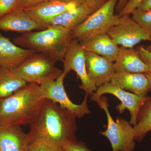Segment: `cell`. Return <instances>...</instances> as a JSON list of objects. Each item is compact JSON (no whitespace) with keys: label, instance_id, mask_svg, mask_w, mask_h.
<instances>
[{"label":"cell","instance_id":"1","mask_svg":"<svg viewBox=\"0 0 151 151\" xmlns=\"http://www.w3.org/2000/svg\"><path fill=\"white\" fill-rule=\"evenodd\" d=\"M29 127V140L45 143L55 151L64 150L68 143L76 140V117L48 99Z\"/></svg>","mask_w":151,"mask_h":151},{"label":"cell","instance_id":"2","mask_svg":"<svg viewBox=\"0 0 151 151\" xmlns=\"http://www.w3.org/2000/svg\"><path fill=\"white\" fill-rule=\"evenodd\" d=\"M46 99L40 85L27 83L11 96L0 99V125H29Z\"/></svg>","mask_w":151,"mask_h":151},{"label":"cell","instance_id":"3","mask_svg":"<svg viewBox=\"0 0 151 151\" xmlns=\"http://www.w3.org/2000/svg\"><path fill=\"white\" fill-rule=\"evenodd\" d=\"M73 39L71 30L51 26L42 30L22 34L14 38L13 42L22 48L43 53L56 63L63 61Z\"/></svg>","mask_w":151,"mask_h":151},{"label":"cell","instance_id":"4","mask_svg":"<svg viewBox=\"0 0 151 151\" xmlns=\"http://www.w3.org/2000/svg\"><path fill=\"white\" fill-rule=\"evenodd\" d=\"M118 0H109L91 14L82 23L72 30L73 38L79 42H85L108 30L119 23L120 17L115 14Z\"/></svg>","mask_w":151,"mask_h":151},{"label":"cell","instance_id":"5","mask_svg":"<svg viewBox=\"0 0 151 151\" xmlns=\"http://www.w3.org/2000/svg\"><path fill=\"white\" fill-rule=\"evenodd\" d=\"M54 60L45 55L35 52L13 70L26 83L39 85L56 79L63 72L55 66Z\"/></svg>","mask_w":151,"mask_h":151},{"label":"cell","instance_id":"6","mask_svg":"<svg viewBox=\"0 0 151 151\" xmlns=\"http://www.w3.org/2000/svg\"><path fill=\"white\" fill-rule=\"evenodd\" d=\"M97 103L105 111L108 120L107 129L100 133L110 141L113 151L134 150L136 145L134 127L122 118H117L116 122L113 120L108 110V100L106 97H101Z\"/></svg>","mask_w":151,"mask_h":151},{"label":"cell","instance_id":"7","mask_svg":"<svg viewBox=\"0 0 151 151\" xmlns=\"http://www.w3.org/2000/svg\"><path fill=\"white\" fill-rule=\"evenodd\" d=\"M106 94L114 95L120 100L121 103L116 106V110L121 114L126 109L128 110L131 116L130 124L134 126L137 125L139 112L147 97H140L127 92L110 81L97 87V90L91 95V100L97 103L103 95Z\"/></svg>","mask_w":151,"mask_h":151},{"label":"cell","instance_id":"8","mask_svg":"<svg viewBox=\"0 0 151 151\" xmlns=\"http://www.w3.org/2000/svg\"><path fill=\"white\" fill-rule=\"evenodd\" d=\"M62 62L63 73L67 76L70 71H75L81 81L79 88L86 94L91 96L97 90V86L90 79L86 71V51L78 40L73 39L71 41Z\"/></svg>","mask_w":151,"mask_h":151},{"label":"cell","instance_id":"9","mask_svg":"<svg viewBox=\"0 0 151 151\" xmlns=\"http://www.w3.org/2000/svg\"><path fill=\"white\" fill-rule=\"evenodd\" d=\"M66 76L63 72L55 80L47 81L40 85L43 90L45 98L59 104L62 108L72 113L76 118L80 119L85 115H89L91 111L87 105L89 95L86 94L81 104L73 103L68 96L64 88V80Z\"/></svg>","mask_w":151,"mask_h":151},{"label":"cell","instance_id":"10","mask_svg":"<svg viewBox=\"0 0 151 151\" xmlns=\"http://www.w3.org/2000/svg\"><path fill=\"white\" fill-rule=\"evenodd\" d=\"M120 17L119 23L106 33L117 45L124 48H133L143 41H150L151 35L129 16Z\"/></svg>","mask_w":151,"mask_h":151},{"label":"cell","instance_id":"11","mask_svg":"<svg viewBox=\"0 0 151 151\" xmlns=\"http://www.w3.org/2000/svg\"><path fill=\"white\" fill-rule=\"evenodd\" d=\"M84 3L82 0H48L23 10L33 19L45 27L44 24L49 20Z\"/></svg>","mask_w":151,"mask_h":151},{"label":"cell","instance_id":"12","mask_svg":"<svg viewBox=\"0 0 151 151\" xmlns=\"http://www.w3.org/2000/svg\"><path fill=\"white\" fill-rule=\"evenodd\" d=\"M86 71L97 87L111 81L116 73L114 62L94 53L86 51Z\"/></svg>","mask_w":151,"mask_h":151},{"label":"cell","instance_id":"13","mask_svg":"<svg viewBox=\"0 0 151 151\" xmlns=\"http://www.w3.org/2000/svg\"><path fill=\"white\" fill-rule=\"evenodd\" d=\"M23 9L15 10L0 18V30L25 33L45 29Z\"/></svg>","mask_w":151,"mask_h":151},{"label":"cell","instance_id":"14","mask_svg":"<svg viewBox=\"0 0 151 151\" xmlns=\"http://www.w3.org/2000/svg\"><path fill=\"white\" fill-rule=\"evenodd\" d=\"M32 49L22 48L0 34V66L11 69L19 65L33 53Z\"/></svg>","mask_w":151,"mask_h":151},{"label":"cell","instance_id":"15","mask_svg":"<svg viewBox=\"0 0 151 151\" xmlns=\"http://www.w3.org/2000/svg\"><path fill=\"white\" fill-rule=\"evenodd\" d=\"M29 142L21 127L0 125V151H26Z\"/></svg>","mask_w":151,"mask_h":151},{"label":"cell","instance_id":"16","mask_svg":"<svg viewBox=\"0 0 151 151\" xmlns=\"http://www.w3.org/2000/svg\"><path fill=\"white\" fill-rule=\"evenodd\" d=\"M95 11L84 3L54 17L44 24L45 28L51 26H60L72 30L84 21Z\"/></svg>","mask_w":151,"mask_h":151},{"label":"cell","instance_id":"17","mask_svg":"<svg viewBox=\"0 0 151 151\" xmlns=\"http://www.w3.org/2000/svg\"><path fill=\"white\" fill-rule=\"evenodd\" d=\"M111 81L121 89L140 97H147L149 82L145 73L116 72Z\"/></svg>","mask_w":151,"mask_h":151},{"label":"cell","instance_id":"18","mask_svg":"<svg viewBox=\"0 0 151 151\" xmlns=\"http://www.w3.org/2000/svg\"><path fill=\"white\" fill-rule=\"evenodd\" d=\"M114 63L116 72L146 73L148 71L147 65L133 48L120 47Z\"/></svg>","mask_w":151,"mask_h":151},{"label":"cell","instance_id":"19","mask_svg":"<svg viewBox=\"0 0 151 151\" xmlns=\"http://www.w3.org/2000/svg\"><path fill=\"white\" fill-rule=\"evenodd\" d=\"M80 43L85 51L94 52L113 62L116 61L120 50L107 34Z\"/></svg>","mask_w":151,"mask_h":151},{"label":"cell","instance_id":"20","mask_svg":"<svg viewBox=\"0 0 151 151\" xmlns=\"http://www.w3.org/2000/svg\"><path fill=\"white\" fill-rule=\"evenodd\" d=\"M26 84L12 69L0 66V99L11 96Z\"/></svg>","mask_w":151,"mask_h":151},{"label":"cell","instance_id":"21","mask_svg":"<svg viewBox=\"0 0 151 151\" xmlns=\"http://www.w3.org/2000/svg\"><path fill=\"white\" fill-rule=\"evenodd\" d=\"M135 140L142 142L147 134L151 131V95L141 107L138 114L137 125L134 126Z\"/></svg>","mask_w":151,"mask_h":151},{"label":"cell","instance_id":"22","mask_svg":"<svg viewBox=\"0 0 151 151\" xmlns=\"http://www.w3.org/2000/svg\"><path fill=\"white\" fill-rule=\"evenodd\" d=\"M131 14L132 19L151 35V9H137Z\"/></svg>","mask_w":151,"mask_h":151},{"label":"cell","instance_id":"23","mask_svg":"<svg viewBox=\"0 0 151 151\" xmlns=\"http://www.w3.org/2000/svg\"><path fill=\"white\" fill-rule=\"evenodd\" d=\"M139 56L148 68V71L145 73L149 80V92L151 91V52L147 50L146 48L140 46L137 50Z\"/></svg>","mask_w":151,"mask_h":151},{"label":"cell","instance_id":"24","mask_svg":"<svg viewBox=\"0 0 151 151\" xmlns=\"http://www.w3.org/2000/svg\"><path fill=\"white\" fill-rule=\"evenodd\" d=\"M19 0H0V18L16 10Z\"/></svg>","mask_w":151,"mask_h":151},{"label":"cell","instance_id":"25","mask_svg":"<svg viewBox=\"0 0 151 151\" xmlns=\"http://www.w3.org/2000/svg\"><path fill=\"white\" fill-rule=\"evenodd\" d=\"M143 0H129L123 9L118 14L119 17L130 16L137 9Z\"/></svg>","mask_w":151,"mask_h":151},{"label":"cell","instance_id":"26","mask_svg":"<svg viewBox=\"0 0 151 151\" xmlns=\"http://www.w3.org/2000/svg\"><path fill=\"white\" fill-rule=\"evenodd\" d=\"M27 150L28 151H55L50 147L42 142L37 140H31L28 145Z\"/></svg>","mask_w":151,"mask_h":151},{"label":"cell","instance_id":"27","mask_svg":"<svg viewBox=\"0 0 151 151\" xmlns=\"http://www.w3.org/2000/svg\"><path fill=\"white\" fill-rule=\"evenodd\" d=\"M65 151H92L89 150L84 143L76 140L71 141L65 146Z\"/></svg>","mask_w":151,"mask_h":151},{"label":"cell","instance_id":"28","mask_svg":"<svg viewBox=\"0 0 151 151\" xmlns=\"http://www.w3.org/2000/svg\"><path fill=\"white\" fill-rule=\"evenodd\" d=\"M47 1L48 0H19L18 5L17 9H23Z\"/></svg>","mask_w":151,"mask_h":151},{"label":"cell","instance_id":"29","mask_svg":"<svg viewBox=\"0 0 151 151\" xmlns=\"http://www.w3.org/2000/svg\"><path fill=\"white\" fill-rule=\"evenodd\" d=\"M88 4L94 11H96L101 7L109 0H82Z\"/></svg>","mask_w":151,"mask_h":151},{"label":"cell","instance_id":"30","mask_svg":"<svg viewBox=\"0 0 151 151\" xmlns=\"http://www.w3.org/2000/svg\"><path fill=\"white\" fill-rule=\"evenodd\" d=\"M129 0H118L116 4L115 12L118 14L123 9Z\"/></svg>","mask_w":151,"mask_h":151},{"label":"cell","instance_id":"31","mask_svg":"<svg viewBox=\"0 0 151 151\" xmlns=\"http://www.w3.org/2000/svg\"><path fill=\"white\" fill-rule=\"evenodd\" d=\"M137 9L144 10L151 9V0H143Z\"/></svg>","mask_w":151,"mask_h":151},{"label":"cell","instance_id":"32","mask_svg":"<svg viewBox=\"0 0 151 151\" xmlns=\"http://www.w3.org/2000/svg\"><path fill=\"white\" fill-rule=\"evenodd\" d=\"M146 49L147 50H148L149 51L151 52V40L150 41V45H149L148 47L146 48Z\"/></svg>","mask_w":151,"mask_h":151},{"label":"cell","instance_id":"33","mask_svg":"<svg viewBox=\"0 0 151 151\" xmlns=\"http://www.w3.org/2000/svg\"><path fill=\"white\" fill-rule=\"evenodd\" d=\"M55 151H65V150H57Z\"/></svg>","mask_w":151,"mask_h":151},{"label":"cell","instance_id":"34","mask_svg":"<svg viewBox=\"0 0 151 151\" xmlns=\"http://www.w3.org/2000/svg\"><path fill=\"white\" fill-rule=\"evenodd\" d=\"M150 140H151V139H150Z\"/></svg>","mask_w":151,"mask_h":151},{"label":"cell","instance_id":"35","mask_svg":"<svg viewBox=\"0 0 151 151\" xmlns=\"http://www.w3.org/2000/svg\"><path fill=\"white\" fill-rule=\"evenodd\" d=\"M26 151H28V150H27Z\"/></svg>","mask_w":151,"mask_h":151}]
</instances>
